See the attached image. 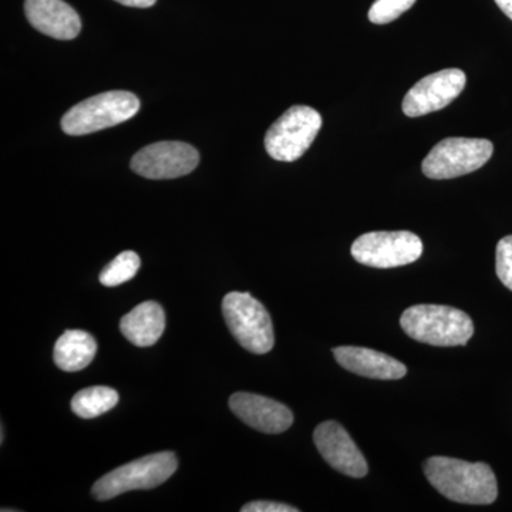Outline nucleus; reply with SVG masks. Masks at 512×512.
I'll use <instances>...</instances> for the list:
<instances>
[{
	"label": "nucleus",
	"instance_id": "aec40b11",
	"mask_svg": "<svg viewBox=\"0 0 512 512\" xmlns=\"http://www.w3.org/2000/svg\"><path fill=\"white\" fill-rule=\"evenodd\" d=\"M495 271L505 288L512 292V235L498 242L495 251Z\"/></svg>",
	"mask_w": 512,
	"mask_h": 512
},
{
	"label": "nucleus",
	"instance_id": "423d86ee",
	"mask_svg": "<svg viewBox=\"0 0 512 512\" xmlns=\"http://www.w3.org/2000/svg\"><path fill=\"white\" fill-rule=\"evenodd\" d=\"M322 127V117L309 106H293L269 127L265 148L276 161L292 163L312 146Z\"/></svg>",
	"mask_w": 512,
	"mask_h": 512
},
{
	"label": "nucleus",
	"instance_id": "5701e85b",
	"mask_svg": "<svg viewBox=\"0 0 512 512\" xmlns=\"http://www.w3.org/2000/svg\"><path fill=\"white\" fill-rule=\"evenodd\" d=\"M495 3H497L498 8L503 10L504 15L512 20V0H495Z\"/></svg>",
	"mask_w": 512,
	"mask_h": 512
},
{
	"label": "nucleus",
	"instance_id": "f3484780",
	"mask_svg": "<svg viewBox=\"0 0 512 512\" xmlns=\"http://www.w3.org/2000/svg\"><path fill=\"white\" fill-rule=\"evenodd\" d=\"M119 393L107 386L87 387L74 394L72 410L82 419H94L110 412L119 403Z\"/></svg>",
	"mask_w": 512,
	"mask_h": 512
},
{
	"label": "nucleus",
	"instance_id": "f8f14e48",
	"mask_svg": "<svg viewBox=\"0 0 512 512\" xmlns=\"http://www.w3.org/2000/svg\"><path fill=\"white\" fill-rule=\"evenodd\" d=\"M229 409L239 420L261 433L281 434L293 424V414L285 404L259 394H232Z\"/></svg>",
	"mask_w": 512,
	"mask_h": 512
},
{
	"label": "nucleus",
	"instance_id": "4be33fe9",
	"mask_svg": "<svg viewBox=\"0 0 512 512\" xmlns=\"http://www.w3.org/2000/svg\"><path fill=\"white\" fill-rule=\"evenodd\" d=\"M120 5L130 6V8H151L156 5L157 0H116Z\"/></svg>",
	"mask_w": 512,
	"mask_h": 512
},
{
	"label": "nucleus",
	"instance_id": "0eeeda50",
	"mask_svg": "<svg viewBox=\"0 0 512 512\" xmlns=\"http://www.w3.org/2000/svg\"><path fill=\"white\" fill-rule=\"evenodd\" d=\"M493 151V143L485 138H446L424 158L421 170L431 180H450L480 170Z\"/></svg>",
	"mask_w": 512,
	"mask_h": 512
},
{
	"label": "nucleus",
	"instance_id": "412c9836",
	"mask_svg": "<svg viewBox=\"0 0 512 512\" xmlns=\"http://www.w3.org/2000/svg\"><path fill=\"white\" fill-rule=\"evenodd\" d=\"M242 512H298V508L292 505L274 503V501H254V503L245 504L241 508Z\"/></svg>",
	"mask_w": 512,
	"mask_h": 512
},
{
	"label": "nucleus",
	"instance_id": "dca6fc26",
	"mask_svg": "<svg viewBox=\"0 0 512 512\" xmlns=\"http://www.w3.org/2000/svg\"><path fill=\"white\" fill-rule=\"evenodd\" d=\"M97 353V342L83 330H66L56 342V366L64 372H79L93 362Z\"/></svg>",
	"mask_w": 512,
	"mask_h": 512
},
{
	"label": "nucleus",
	"instance_id": "a211bd4d",
	"mask_svg": "<svg viewBox=\"0 0 512 512\" xmlns=\"http://www.w3.org/2000/svg\"><path fill=\"white\" fill-rule=\"evenodd\" d=\"M140 266V256L136 252H121L101 271L100 282L104 286L114 288V286H119L133 279L137 275Z\"/></svg>",
	"mask_w": 512,
	"mask_h": 512
},
{
	"label": "nucleus",
	"instance_id": "20e7f679",
	"mask_svg": "<svg viewBox=\"0 0 512 512\" xmlns=\"http://www.w3.org/2000/svg\"><path fill=\"white\" fill-rule=\"evenodd\" d=\"M140 100L130 92H106L76 104L64 114L62 128L69 136H86L133 119Z\"/></svg>",
	"mask_w": 512,
	"mask_h": 512
},
{
	"label": "nucleus",
	"instance_id": "9b49d317",
	"mask_svg": "<svg viewBox=\"0 0 512 512\" xmlns=\"http://www.w3.org/2000/svg\"><path fill=\"white\" fill-rule=\"evenodd\" d=\"M313 441L323 460L339 473L353 478H363L369 473L365 456L338 421L319 424L313 433Z\"/></svg>",
	"mask_w": 512,
	"mask_h": 512
},
{
	"label": "nucleus",
	"instance_id": "7ed1b4c3",
	"mask_svg": "<svg viewBox=\"0 0 512 512\" xmlns=\"http://www.w3.org/2000/svg\"><path fill=\"white\" fill-rule=\"evenodd\" d=\"M222 313L239 345L255 355H265L274 348L272 319L261 302L248 292H231L222 301Z\"/></svg>",
	"mask_w": 512,
	"mask_h": 512
},
{
	"label": "nucleus",
	"instance_id": "9d476101",
	"mask_svg": "<svg viewBox=\"0 0 512 512\" xmlns=\"http://www.w3.org/2000/svg\"><path fill=\"white\" fill-rule=\"evenodd\" d=\"M466 73L460 69L440 70L414 84L403 99L407 117H421L447 107L466 87Z\"/></svg>",
	"mask_w": 512,
	"mask_h": 512
},
{
	"label": "nucleus",
	"instance_id": "ddd939ff",
	"mask_svg": "<svg viewBox=\"0 0 512 512\" xmlns=\"http://www.w3.org/2000/svg\"><path fill=\"white\" fill-rule=\"evenodd\" d=\"M25 13L30 25L57 40H72L82 30V20L63 0H26Z\"/></svg>",
	"mask_w": 512,
	"mask_h": 512
},
{
	"label": "nucleus",
	"instance_id": "f03ea898",
	"mask_svg": "<svg viewBox=\"0 0 512 512\" xmlns=\"http://www.w3.org/2000/svg\"><path fill=\"white\" fill-rule=\"evenodd\" d=\"M400 325L410 338L440 348L467 345L474 335L473 319L453 306H410L403 312Z\"/></svg>",
	"mask_w": 512,
	"mask_h": 512
},
{
	"label": "nucleus",
	"instance_id": "6ab92c4d",
	"mask_svg": "<svg viewBox=\"0 0 512 512\" xmlns=\"http://www.w3.org/2000/svg\"><path fill=\"white\" fill-rule=\"evenodd\" d=\"M416 3V0H376L369 10V20L375 25H387L399 19Z\"/></svg>",
	"mask_w": 512,
	"mask_h": 512
},
{
	"label": "nucleus",
	"instance_id": "1a4fd4ad",
	"mask_svg": "<svg viewBox=\"0 0 512 512\" xmlns=\"http://www.w3.org/2000/svg\"><path fill=\"white\" fill-rule=\"evenodd\" d=\"M200 163L197 148L181 141H161L141 148L131 160V170L150 180H173L192 173Z\"/></svg>",
	"mask_w": 512,
	"mask_h": 512
},
{
	"label": "nucleus",
	"instance_id": "4468645a",
	"mask_svg": "<svg viewBox=\"0 0 512 512\" xmlns=\"http://www.w3.org/2000/svg\"><path fill=\"white\" fill-rule=\"evenodd\" d=\"M336 362L355 375L376 380H399L407 375V367L394 357L359 346L333 349Z\"/></svg>",
	"mask_w": 512,
	"mask_h": 512
},
{
	"label": "nucleus",
	"instance_id": "39448f33",
	"mask_svg": "<svg viewBox=\"0 0 512 512\" xmlns=\"http://www.w3.org/2000/svg\"><path fill=\"white\" fill-rule=\"evenodd\" d=\"M177 468V456L171 451L150 454L101 477L94 483L92 494L96 500L107 501L128 491L151 490L164 484Z\"/></svg>",
	"mask_w": 512,
	"mask_h": 512
},
{
	"label": "nucleus",
	"instance_id": "f257e3e1",
	"mask_svg": "<svg viewBox=\"0 0 512 512\" xmlns=\"http://www.w3.org/2000/svg\"><path fill=\"white\" fill-rule=\"evenodd\" d=\"M424 474L441 495L454 503L488 505L497 500V477L488 464L431 457L424 463Z\"/></svg>",
	"mask_w": 512,
	"mask_h": 512
},
{
	"label": "nucleus",
	"instance_id": "2eb2a0df",
	"mask_svg": "<svg viewBox=\"0 0 512 512\" xmlns=\"http://www.w3.org/2000/svg\"><path fill=\"white\" fill-rule=\"evenodd\" d=\"M165 329V313L157 302L140 303L120 322L124 338L138 348L156 345Z\"/></svg>",
	"mask_w": 512,
	"mask_h": 512
},
{
	"label": "nucleus",
	"instance_id": "6e6552de",
	"mask_svg": "<svg viewBox=\"0 0 512 512\" xmlns=\"http://www.w3.org/2000/svg\"><path fill=\"white\" fill-rule=\"evenodd\" d=\"M423 254V242L409 231L367 232L353 242L352 256L370 268L389 269L410 265Z\"/></svg>",
	"mask_w": 512,
	"mask_h": 512
}]
</instances>
